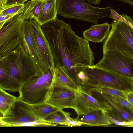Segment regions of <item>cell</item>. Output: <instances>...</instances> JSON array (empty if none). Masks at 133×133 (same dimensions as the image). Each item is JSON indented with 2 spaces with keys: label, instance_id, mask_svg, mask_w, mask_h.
Wrapping results in <instances>:
<instances>
[{
  "label": "cell",
  "instance_id": "obj_1",
  "mask_svg": "<svg viewBox=\"0 0 133 133\" xmlns=\"http://www.w3.org/2000/svg\"><path fill=\"white\" fill-rule=\"evenodd\" d=\"M49 44L55 66L61 68L78 86L82 68L94 65V54L88 40L77 36L71 25L57 17L41 26Z\"/></svg>",
  "mask_w": 133,
  "mask_h": 133
},
{
  "label": "cell",
  "instance_id": "obj_2",
  "mask_svg": "<svg viewBox=\"0 0 133 133\" xmlns=\"http://www.w3.org/2000/svg\"><path fill=\"white\" fill-rule=\"evenodd\" d=\"M5 56L10 66V74L8 80L0 84V88L5 91L19 92L22 84L37 73L36 69L22 44Z\"/></svg>",
  "mask_w": 133,
  "mask_h": 133
},
{
  "label": "cell",
  "instance_id": "obj_3",
  "mask_svg": "<svg viewBox=\"0 0 133 133\" xmlns=\"http://www.w3.org/2000/svg\"><path fill=\"white\" fill-rule=\"evenodd\" d=\"M54 69L37 73L23 83L18 98L31 105L46 102L54 89Z\"/></svg>",
  "mask_w": 133,
  "mask_h": 133
},
{
  "label": "cell",
  "instance_id": "obj_4",
  "mask_svg": "<svg viewBox=\"0 0 133 133\" xmlns=\"http://www.w3.org/2000/svg\"><path fill=\"white\" fill-rule=\"evenodd\" d=\"M112 6L101 8L91 5L84 0H57V14L63 17L97 24L100 18L108 17Z\"/></svg>",
  "mask_w": 133,
  "mask_h": 133
},
{
  "label": "cell",
  "instance_id": "obj_5",
  "mask_svg": "<svg viewBox=\"0 0 133 133\" xmlns=\"http://www.w3.org/2000/svg\"><path fill=\"white\" fill-rule=\"evenodd\" d=\"M58 125L38 119L30 105L17 99L7 111L0 117L1 127L55 126Z\"/></svg>",
  "mask_w": 133,
  "mask_h": 133
},
{
  "label": "cell",
  "instance_id": "obj_6",
  "mask_svg": "<svg viewBox=\"0 0 133 133\" xmlns=\"http://www.w3.org/2000/svg\"><path fill=\"white\" fill-rule=\"evenodd\" d=\"M111 25V29L103 43V54L116 51L133 59V29L116 20Z\"/></svg>",
  "mask_w": 133,
  "mask_h": 133
},
{
  "label": "cell",
  "instance_id": "obj_7",
  "mask_svg": "<svg viewBox=\"0 0 133 133\" xmlns=\"http://www.w3.org/2000/svg\"><path fill=\"white\" fill-rule=\"evenodd\" d=\"M82 69L88 78L83 87L102 86L128 92L133 90L132 79L94 66H89Z\"/></svg>",
  "mask_w": 133,
  "mask_h": 133
},
{
  "label": "cell",
  "instance_id": "obj_8",
  "mask_svg": "<svg viewBox=\"0 0 133 133\" xmlns=\"http://www.w3.org/2000/svg\"><path fill=\"white\" fill-rule=\"evenodd\" d=\"M21 13L17 14L0 28V57L6 56L22 44Z\"/></svg>",
  "mask_w": 133,
  "mask_h": 133
},
{
  "label": "cell",
  "instance_id": "obj_9",
  "mask_svg": "<svg viewBox=\"0 0 133 133\" xmlns=\"http://www.w3.org/2000/svg\"><path fill=\"white\" fill-rule=\"evenodd\" d=\"M28 25L43 72L54 69L55 66L50 47L41 26L34 20H28Z\"/></svg>",
  "mask_w": 133,
  "mask_h": 133
},
{
  "label": "cell",
  "instance_id": "obj_10",
  "mask_svg": "<svg viewBox=\"0 0 133 133\" xmlns=\"http://www.w3.org/2000/svg\"><path fill=\"white\" fill-rule=\"evenodd\" d=\"M95 67L131 79L133 78V59L118 52L108 51Z\"/></svg>",
  "mask_w": 133,
  "mask_h": 133
},
{
  "label": "cell",
  "instance_id": "obj_11",
  "mask_svg": "<svg viewBox=\"0 0 133 133\" xmlns=\"http://www.w3.org/2000/svg\"><path fill=\"white\" fill-rule=\"evenodd\" d=\"M74 105L77 115L96 110L111 109L108 103L95 97L88 88L81 85L75 90Z\"/></svg>",
  "mask_w": 133,
  "mask_h": 133
},
{
  "label": "cell",
  "instance_id": "obj_12",
  "mask_svg": "<svg viewBox=\"0 0 133 133\" xmlns=\"http://www.w3.org/2000/svg\"><path fill=\"white\" fill-rule=\"evenodd\" d=\"M96 98L108 103L110 110H104L105 114L112 124L123 126L125 123L133 122V110L124 107L100 93L92 92Z\"/></svg>",
  "mask_w": 133,
  "mask_h": 133
},
{
  "label": "cell",
  "instance_id": "obj_13",
  "mask_svg": "<svg viewBox=\"0 0 133 133\" xmlns=\"http://www.w3.org/2000/svg\"><path fill=\"white\" fill-rule=\"evenodd\" d=\"M75 90L66 88H54L46 102L59 109L69 108L74 110Z\"/></svg>",
  "mask_w": 133,
  "mask_h": 133
},
{
  "label": "cell",
  "instance_id": "obj_14",
  "mask_svg": "<svg viewBox=\"0 0 133 133\" xmlns=\"http://www.w3.org/2000/svg\"><path fill=\"white\" fill-rule=\"evenodd\" d=\"M28 20H24L22 24V46L26 53L30 56L37 74L44 72L39 62L35 47L29 31Z\"/></svg>",
  "mask_w": 133,
  "mask_h": 133
},
{
  "label": "cell",
  "instance_id": "obj_15",
  "mask_svg": "<svg viewBox=\"0 0 133 133\" xmlns=\"http://www.w3.org/2000/svg\"><path fill=\"white\" fill-rule=\"evenodd\" d=\"M75 119L90 126H107L111 124L103 110H97L78 115Z\"/></svg>",
  "mask_w": 133,
  "mask_h": 133
},
{
  "label": "cell",
  "instance_id": "obj_16",
  "mask_svg": "<svg viewBox=\"0 0 133 133\" xmlns=\"http://www.w3.org/2000/svg\"><path fill=\"white\" fill-rule=\"evenodd\" d=\"M111 26V24L106 23L92 25L83 32V36L88 41L102 42L108 36Z\"/></svg>",
  "mask_w": 133,
  "mask_h": 133
},
{
  "label": "cell",
  "instance_id": "obj_17",
  "mask_svg": "<svg viewBox=\"0 0 133 133\" xmlns=\"http://www.w3.org/2000/svg\"><path fill=\"white\" fill-rule=\"evenodd\" d=\"M57 0H45L37 20L42 26L46 22L57 17Z\"/></svg>",
  "mask_w": 133,
  "mask_h": 133
},
{
  "label": "cell",
  "instance_id": "obj_18",
  "mask_svg": "<svg viewBox=\"0 0 133 133\" xmlns=\"http://www.w3.org/2000/svg\"><path fill=\"white\" fill-rule=\"evenodd\" d=\"M54 88L76 90L78 86L60 67L55 66Z\"/></svg>",
  "mask_w": 133,
  "mask_h": 133
},
{
  "label": "cell",
  "instance_id": "obj_19",
  "mask_svg": "<svg viewBox=\"0 0 133 133\" xmlns=\"http://www.w3.org/2000/svg\"><path fill=\"white\" fill-rule=\"evenodd\" d=\"M45 0H30L24 4L21 13L23 20H34L36 21L41 8Z\"/></svg>",
  "mask_w": 133,
  "mask_h": 133
},
{
  "label": "cell",
  "instance_id": "obj_20",
  "mask_svg": "<svg viewBox=\"0 0 133 133\" xmlns=\"http://www.w3.org/2000/svg\"><path fill=\"white\" fill-rule=\"evenodd\" d=\"M30 105L36 116L38 119L42 120H45L50 114L59 109L46 102Z\"/></svg>",
  "mask_w": 133,
  "mask_h": 133
},
{
  "label": "cell",
  "instance_id": "obj_21",
  "mask_svg": "<svg viewBox=\"0 0 133 133\" xmlns=\"http://www.w3.org/2000/svg\"><path fill=\"white\" fill-rule=\"evenodd\" d=\"M0 88V112L2 115L12 105L17 97Z\"/></svg>",
  "mask_w": 133,
  "mask_h": 133
},
{
  "label": "cell",
  "instance_id": "obj_22",
  "mask_svg": "<svg viewBox=\"0 0 133 133\" xmlns=\"http://www.w3.org/2000/svg\"><path fill=\"white\" fill-rule=\"evenodd\" d=\"M91 92H96L105 94L119 96L127 99V92L115 89L102 86L87 87Z\"/></svg>",
  "mask_w": 133,
  "mask_h": 133
},
{
  "label": "cell",
  "instance_id": "obj_23",
  "mask_svg": "<svg viewBox=\"0 0 133 133\" xmlns=\"http://www.w3.org/2000/svg\"><path fill=\"white\" fill-rule=\"evenodd\" d=\"M71 114L59 109L50 114L45 120L52 123L63 125L66 121L67 117Z\"/></svg>",
  "mask_w": 133,
  "mask_h": 133
},
{
  "label": "cell",
  "instance_id": "obj_24",
  "mask_svg": "<svg viewBox=\"0 0 133 133\" xmlns=\"http://www.w3.org/2000/svg\"><path fill=\"white\" fill-rule=\"evenodd\" d=\"M0 84L6 82L9 79L10 67L6 56L0 57Z\"/></svg>",
  "mask_w": 133,
  "mask_h": 133
},
{
  "label": "cell",
  "instance_id": "obj_25",
  "mask_svg": "<svg viewBox=\"0 0 133 133\" xmlns=\"http://www.w3.org/2000/svg\"><path fill=\"white\" fill-rule=\"evenodd\" d=\"M24 3L7 5L0 9V15H15L22 13L24 7Z\"/></svg>",
  "mask_w": 133,
  "mask_h": 133
},
{
  "label": "cell",
  "instance_id": "obj_26",
  "mask_svg": "<svg viewBox=\"0 0 133 133\" xmlns=\"http://www.w3.org/2000/svg\"><path fill=\"white\" fill-rule=\"evenodd\" d=\"M95 92L101 94L112 99L124 107L133 110V105L131 104L126 99L119 96L105 94L96 92Z\"/></svg>",
  "mask_w": 133,
  "mask_h": 133
},
{
  "label": "cell",
  "instance_id": "obj_27",
  "mask_svg": "<svg viewBox=\"0 0 133 133\" xmlns=\"http://www.w3.org/2000/svg\"><path fill=\"white\" fill-rule=\"evenodd\" d=\"M70 115L67 117L66 121L63 124V125L68 127H72L80 126L83 125V123L75 119H73L70 117Z\"/></svg>",
  "mask_w": 133,
  "mask_h": 133
},
{
  "label": "cell",
  "instance_id": "obj_28",
  "mask_svg": "<svg viewBox=\"0 0 133 133\" xmlns=\"http://www.w3.org/2000/svg\"><path fill=\"white\" fill-rule=\"evenodd\" d=\"M77 75L81 85L84 86L88 80V78L87 74L82 69H81L78 72Z\"/></svg>",
  "mask_w": 133,
  "mask_h": 133
},
{
  "label": "cell",
  "instance_id": "obj_29",
  "mask_svg": "<svg viewBox=\"0 0 133 133\" xmlns=\"http://www.w3.org/2000/svg\"><path fill=\"white\" fill-rule=\"evenodd\" d=\"M16 15H0V28H1L6 22Z\"/></svg>",
  "mask_w": 133,
  "mask_h": 133
},
{
  "label": "cell",
  "instance_id": "obj_30",
  "mask_svg": "<svg viewBox=\"0 0 133 133\" xmlns=\"http://www.w3.org/2000/svg\"><path fill=\"white\" fill-rule=\"evenodd\" d=\"M26 1V0H8L7 5H12L16 4H24Z\"/></svg>",
  "mask_w": 133,
  "mask_h": 133
},
{
  "label": "cell",
  "instance_id": "obj_31",
  "mask_svg": "<svg viewBox=\"0 0 133 133\" xmlns=\"http://www.w3.org/2000/svg\"><path fill=\"white\" fill-rule=\"evenodd\" d=\"M126 98L127 100L133 105V90L127 92Z\"/></svg>",
  "mask_w": 133,
  "mask_h": 133
},
{
  "label": "cell",
  "instance_id": "obj_32",
  "mask_svg": "<svg viewBox=\"0 0 133 133\" xmlns=\"http://www.w3.org/2000/svg\"><path fill=\"white\" fill-rule=\"evenodd\" d=\"M8 0H0V9H1L6 5Z\"/></svg>",
  "mask_w": 133,
  "mask_h": 133
},
{
  "label": "cell",
  "instance_id": "obj_33",
  "mask_svg": "<svg viewBox=\"0 0 133 133\" xmlns=\"http://www.w3.org/2000/svg\"><path fill=\"white\" fill-rule=\"evenodd\" d=\"M91 4L97 5L99 4L101 2L100 0H86Z\"/></svg>",
  "mask_w": 133,
  "mask_h": 133
},
{
  "label": "cell",
  "instance_id": "obj_34",
  "mask_svg": "<svg viewBox=\"0 0 133 133\" xmlns=\"http://www.w3.org/2000/svg\"><path fill=\"white\" fill-rule=\"evenodd\" d=\"M123 3H128L133 6V0H117Z\"/></svg>",
  "mask_w": 133,
  "mask_h": 133
},
{
  "label": "cell",
  "instance_id": "obj_35",
  "mask_svg": "<svg viewBox=\"0 0 133 133\" xmlns=\"http://www.w3.org/2000/svg\"><path fill=\"white\" fill-rule=\"evenodd\" d=\"M125 126L133 127V122L129 123H127Z\"/></svg>",
  "mask_w": 133,
  "mask_h": 133
},
{
  "label": "cell",
  "instance_id": "obj_36",
  "mask_svg": "<svg viewBox=\"0 0 133 133\" xmlns=\"http://www.w3.org/2000/svg\"><path fill=\"white\" fill-rule=\"evenodd\" d=\"M131 27L133 29V23L131 24Z\"/></svg>",
  "mask_w": 133,
  "mask_h": 133
},
{
  "label": "cell",
  "instance_id": "obj_37",
  "mask_svg": "<svg viewBox=\"0 0 133 133\" xmlns=\"http://www.w3.org/2000/svg\"><path fill=\"white\" fill-rule=\"evenodd\" d=\"M27 1L28 0H26Z\"/></svg>",
  "mask_w": 133,
  "mask_h": 133
}]
</instances>
